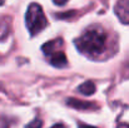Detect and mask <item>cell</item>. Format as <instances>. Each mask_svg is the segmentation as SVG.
<instances>
[{"label":"cell","instance_id":"obj_1","mask_svg":"<svg viewBox=\"0 0 129 128\" xmlns=\"http://www.w3.org/2000/svg\"><path fill=\"white\" fill-rule=\"evenodd\" d=\"M107 34L100 28H91L75 40V45L80 53L89 57H98L107 49Z\"/></svg>","mask_w":129,"mask_h":128},{"label":"cell","instance_id":"obj_2","mask_svg":"<svg viewBox=\"0 0 129 128\" xmlns=\"http://www.w3.org/2000/svg\"><path fill=\"white\" fill-rule=\"evenodd\" d=\"M25 23H26V28L31 35L40 33L48 25V20H46L45 14L39 4L33 3L29 5L28 11L25 14Z\"/></svg>","mask_w":129,"mask_h":128},{"label":"cell","instance_id":"obj_3","mask_svg":"<svg viewBox=\"0 0 129 128\" xmlns=\"http://www.w3.org/2000/svg\"><path fill=\"white\" fill-rule=\"evenodd\" d=\"M61 46H63V40L60 38L50 40L43 45V52L49 59V63L56 68H63L67 65V57L61 50Z\"/></svg>","mask_w":129,"mask_h":128},{"label":"cell","instance_id":"obj_4","mask_svg":"<svg viewBox=\"0 0 129 128\" xmlns=\"http://www.w3.org/2000/svg\"><path fill=\"white\" fill-rule=\"evenodd\" d=\"M115 13L122 23L129 24V0H119L115 5Z\"/></svg>","mask_w":129,"mask_h":128},{"label":"cell","instance_id":"obj_5","mask_svg":"<svg viewBox=\"0 0 129 128\" xmlns=\"http://www.w3.org/2000/svg\"><path fill=\"white\" fill-rule=\"evenodd\" d=\"M67 103H68L72 108H75V109H93V108H95V104H93V103H90V102L80 100V99H75V98L68 99Z\"/></svg>","mask_w":129,"mask_h":128},{"label":"cell","instance_id":"obj_6","mask_svg":"<svg viewBox=\"0 0 129 128\" xmlns=\"http://www.w3.org/2000/svg\"><path fill=\"white\" fill-rule=\"evenodd\" d=\"M78 90L82 93V94H84V95H91V94H94V92H95V85L93 82H90V81H88V82H84L83 84H80L78 87Z\"/></svg>","mask_w":129,"mask_h":128},{"label":"cell","instance_id":"obj_7","mask_svg":"<svg viewBox=\"0 0 129 128\" xmlns=\"http://www.w3.org/2000/svg\"><path fill=\"white\" fill-rule=\"evenodd\" d=\"M9 24L6 20H0V40L5 39V37L9 34Z\"/></svg>","mask_w":129,"mask_h":128},{"label":"cell","instance_id":"obj_8","mask_svg":"<svg viewBox=\"0 0 129 128\" xmlns=\"http://www.w3.org/2000/svg\"><path fill=\"white\" fill-rule=\"evenodd\" d=\"M28 126H29V127H35V126H38V127H40V126H42V122L37 119V121H34V122H31V123H29Z\"/></svg>","mask_w":129,"mask_h":128},{"label":"cell","instance_id":"obj_9","mask_svg":"<svg viewBox=\"0 0 129 128\" xmlns=\"http://www.w3.org/2000/svg\"><path fill=\"white\" fill-rule=\"evenodd\" d=\"M53 1H54L56 5H64V4H65L68 0H53Z\"/></svg>","mask_w":129,"mask_h":128},{"label":"cell","instance_id":"obj_10","mask_svg":"<svg viewBox=\"0 0 129 128\" xmlns=\"http://www.w3.org/2000/svg\"><path fill=\"white\" fill-rule=\"evenodd\" d=\"M4 3H5V0H0V5H3Z\"/></svg>","mask_w":129,"mask_h":128}]
</instances>
